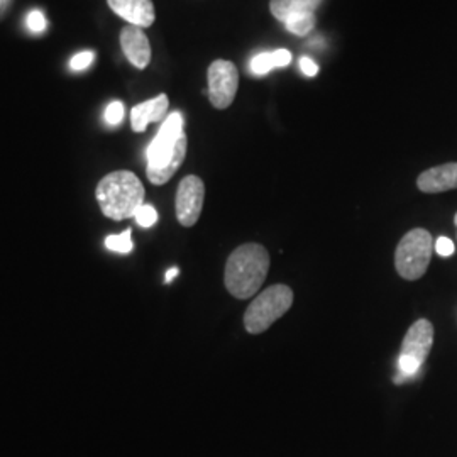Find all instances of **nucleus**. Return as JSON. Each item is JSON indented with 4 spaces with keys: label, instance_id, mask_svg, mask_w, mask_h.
Listing matches in <instances>:
<instances>
[{
    "label": "nucleus",
    "instance_id": "obj_16",
    "mask_svg": "<svg viewBox=\"0 0 457 457\" xmlns=\"http://www.w3.org/2000/svg\"><path fill=\"white\" fill-rule=\"evenodd\" d=\"M285 28L295 36H309L315 28V12H296L285 19Z\"/></svg>",
    "mask_w": 457,
    "mask_h": 457
},
{
    "label": "nucleus",
    "instance_id": "obj_18",
    "mask_svg": "<svg viewBox=\"0 0 457 457\" xmlns=\"http://www.w3.org/2000/svg\"><path fill=\"white\" fill-rule=\"evenodd\" d=\"M134 219H136L137 226H141V228H153V226L156 224V220H158V212H156V209H154L153 205L143 204V205L137 209Z\"/></svg>",
    "mask_w": 457,
    "mask_h": 457
},
{
    "label": "nucleus",
    "instance_id": "obj_24",
    "mask_svg": "<svg viewBox=\"0 0 457 457\" xmlns=\"http://www.w3.org/2000/svg\"><path fill=\"white\" fill-rule=\"evenodd\" d=\"M179 273H180V270H179V268H171V270H168V271H166V277H164V281H166V283H171L175 278L179 277Z\"/></svg>",
    "mask_w": 457,
    "mask_h": 457
},
{
    "label": "nucleus",
    "instance_id": "obj_20",
    "mask_svg": "<svg viewBox=\"0 0 457 457\" xmlns=\"http://www.w3.org/2000/svg\"><path fill=\"white\" fill-rule=\"evenodd\" d=\"M94 60H96V53H94V51H82V53H77V54L71 58L70 66H71V70L80 71V70H87L88 66L92 65Z\"/></svg>",
    "mask_w": 457,
    "mask_h": 457
},
{
    "label": "nucleus",
    "instance_id": "obj_3",
    "mask_svg": "<svg viewBox=\"0 0 457 457\" xmlns=\"http://www.w3.org/2000/svg\"><path fill=\"white\" fill-rule=\"evenodd\" d=\"M294 305V292L287 285H273L251 302L245 313V330L262 334Z\"/></svg>",
    "mask_w": 457,
    "mask_h": 457
},
{
    "label": "nucleus",
    "instance_id": "obj_13",
    "mask_svg": "<svg viewBox=\"0 0 457 457\" xmlns=\"http://www.w3.org/2000/svg\"><path fill=\"white\" fill-rule=\"evenodd\" d=\"M185 156H187V136L183 134L171 156H168L162 163L147 164V179L153 185H164L180 170L181 163L185 162Z\"/></svg>",
    "mask_w": 457,
    "mask_h": 457
},
{
    "label": "nucleus",
    "instance_id": "obj_19",
    "mask_svg": "<svg viewBox=\"0 0 457 457\" xmlns=\"http://www.w3.org/2000/svg\"><path fill=\"white\" fill-rule=\"evenodd\" d=\"M122 119H124V104L115 100L105 111V122L111 126H117L122 122Z\"/></svg>",
    "mask_w": 457,
    "mask_h": 457
},
{
    "label": "nucleus",
    "instance_id": "obj_8",
    "mask_svg": "<svg viewBox=\"0 0 457 457\" xmlns=\"http://www.w3.org/2000/svg\"><path fill=\"white\" fill-rule=\"evenodd\" d=\"M183 134V115L180 112L168 115L162 124V129L147 147V164H158L166 160L177 149Z\"/></svg>",
    "mask_w": 457,
    "mask_h": 457
},
{
    "label": "nucleus",
    "instance_id": "obj_21",
    "mask_svg": "<svg viewBox=\"0 0 457 457\" xmlns=\"http://www.w3.org/2000/svg\"><path fill=\"white\" fill-rule=\"evenodd\" d=\"M28 28L29 31L39 34L46 29V17L43 16L41 11H31L28 16Z\"/></svg>",
    "mask_w": 457,
    "mask_h": 457
},
{
    "label": "nucleus",
    "instance_id": "obj_9",
    "mask_svg": "<svg viewBox=\"0 0 457 457\" xmlns=\"http://www.w3.org/2000/svg\"><path fill=\"white\" fill-rule=\"evenodd\" d=\"M120 46L129 63L137 70H145L151 63V45L141 28L126 26L120 31Z\"/></svg>",
    "mask_w": 457,
    "mask_h": 457
},
{
    "label": "nucleus",
    "instance_id": "obj_10",
    "mask_svg": "<svg viewBox=\"0 0 457 457\" xmlns=\"http://www.w3.org/2000/svg\"><path fill=\"white\" fill-rule=\"evenodd\" d=\"M107 4L117 16L141 29L153 26L156 19L153 0H107Z\"/></svg>",
    "mask_w": 457,
    "mask_h": 457
},
{
    "label": "nucleus",
    "instance_id": "obj_2",
    "mask_svg": "<svg viewBox=\"0 0 457 457\" xmlns=\"http://www.w3.org/2000/svg\"><path fill=\"white\" fill-rule=\"evenodd\" d=\"M100 211L112 220H126L145 204V187L131 171H114L97 187Z\"/></svg>",
    "mask_w": 457,
    "mask_h": 457
},
{
    "label": "nucleus",
    "instance_id": "obj_11",
    "mask_svg": "<svg viewBox=\"0 0 457 457\" xmlns=\"http://www.w3.org/2000/svg\"><path fill=\"white\" fill-rule=\"evenodd\" d=\"M417 187L424 194H442L457 188V163L434 166L419 175Z\"/></svg>",
    "mask_w": 457,
    "mask_h": 457
},
{
    "label": "nucleus",
    "instance_id": "obj_22",
    "mask_svg": "<svg viewBox=\"0 0 457 457\" xmlns=\"http://www.w3.org/2000/svg\"><path fill=\"white\" fill-rule=\"evenodd\" d=\"M436 251H437V254L442 256V258H447V256H453L454 254V243L449 239V237H439L437 241H436Z\"/></svg>",
    "mask_w": 457,
    "mask_h": 457
},
{
    "label": "nucleus",
    "instance_id": "obj_17",
    "mask_svg": "<svg viewBox=\"0 0 457 457\" xmlns=\"http://www.w3.org/2000/svg\"><path fill=\"white\" fill-rule=\"evenodd\" d=\"M105 245H107V249L115 251V253H120V254L131 253L132 247H134V245H132L131 228L124 230V232L119 234V236H109V237L105 239Z\"/></svg>",
    "mask_w": 457,
    "mask_h": 457
},
{
    "label": "nucleus",
    "instance_id": "obj_1",
    "mask_svg": "<svg viewBox=\"0 0 457 457\" xmlns=\"http://www.w3.org/2000/svg\"><path fill=\"white\" fill-rule=\"evenodd\" d=\"M270 271V254L262 245H239L226 264V288L239 300H247L260 292Z\"/></svg>",
    "mask_w": 457,
    "mask_h": 457
},
{
    "label": "nucleus",
    "instance_id": "obj_15",
    "mask_svg": "<svg viewBox=\"0 0 457 457\" xmlns=\"http://www.w3.org/2000/svg\"><path fill=\"white\" fill-rule=\"evenodd\" d=\"M292 62V53L288 49H278L273 53H262L256 54L251 60V71L254 75H266L270 73L273 68H283V66L290 65Z\"/></svg>",
    "mask_w": 457,
    "mask_h": 457
},
{
    "label": "nucleus",
    "instance_id": "obj_23",
    "mask_svg": "<svg viewBox=\"0 0 457 457\" xmlns=\"http://www.w3.org/2000/svg\"><path fill=\"white\" fill-rule=\"evenodd\" d=\"M300 70L303 71V75H307V77H315L317 73H319V65L309 58V56H303L302 60H300Z\"/></svg>",
    "mask_w": 457,
    "mask_h": 457
},
{
    "label": "nucleus",
    "instance_id": "obj_25",
    "mask_svg": "<svg viewBox=\"0 0 457 457\" xmlns=\"http://www.w3.org/2000/svg\"><path fill=\"white\" fill-rule=\"evenodd\" d=\"M9 4H11V0H0V16H2V14L7 11Z\"/></svg>",
    "mask_w": 457,
    "mask_h": 457
},
{
    "label": "nucleus",
    "instance_id": "obj_4",
    "mask_svg": "<svg viewBox=\"0 0 457 457\" xmlns=\"http://www.w3.org/2000/svg\"><path fill=\"white\" fill-rule=\"evenodd\" d=\"M434 239L425 228H411L398 243L395 253V266L398 275L409 281L422 278L432 260Z\"/></svg>",
    "mask_w": 457,
    "mask_h": 457
},
{
    "label": "nucleus",
    "instance_id": "obj_12",
    "mask_svg": "<svg viewBox=\"0 0 457 457\" xmlns=\"http://www.w3.org/2000/svg\"><path fill=\"white\" fill-rule=\"evenodd\" d=\"M168 107H170V100L164 94H160L158 97L151 98V100H146V102L132 107V131L145 132L149 124L164 120Z\"/></svg>",
    "mask_w": 457,
    "mask_h": 457
},
{
    "label": "nucleus",
    "instance_id": "obj_6",
    "mask_svg": "<svg viewBox=\"0 0 457 457\" xmlns=\"http://www.w3.org/2000/svg\"><path fill=\"white\" fill-rule=\"evenodd\" d=\"M209 100L215 109L224 111L234 102L239 88V71L232 62L215 60L207 71Z\"/></svg>",
    "mask_w": 457,
    "mask_h": 457
},
{
    "label": "nucleus",
    "instance_id": "obj_7",
    "mask_svg": "<svg viewBox=\"0 0 457 457\" xmlns=\"http://www.w3.org/2000/svg\"><path fill=\"white\" fill-rule=\"evenodd\" d=\"M205 198V185L195 175L185 177L177 192V219L181 226L192 228L200 219Z\"/></svg>",
    "mask_w": 457,
    "mask_h": 457
},
{
    "label": "nucleus",
    "instance_id": "obj_14",
    "mask_svg": "<svg viewBox=\"0 0 457 457\" xmlns=\"http://www.w3.org/2000/svg\"><path fill=\"white\" fill-rule=\"evenodd\" d=\"M322 0H270V11L279 22L296 12H315Z\"/></svg>",
    "mask_w": 457,
    "mask_h": 457
},
{
    "label": "nucleus",
    "instance_id": "obj_5",
    "mask_svg": "<svg viewBox=\"0 0 457 457\" xmlns=\"http://www.w3.org/2000/svg\"><path fill=\"white\" fill-rule=\"evenodd\" d=\"M434 344V326L420 319L410 327L402 344L400 358H398V370L405 376L417 375L420 366L430 354Z\"/></svg>",
    "mask_w": 457,
    "mask_h": 457
},
{
    "label": "nucleus",
    "instance_id": "obj_26",
    "mask_svg": "<svg viewBox=\"0 0 457 457\" xmlns=\"http://www.w3.org/2000/svg\"><path fill=\"white\" fill-rule=\"evenodd\" d=\"M454 224H456V228H457V213H456V215H454Z\"/></svg>",
    "mask_w": 457,
    "mask_h": 457
}]
</instances>
